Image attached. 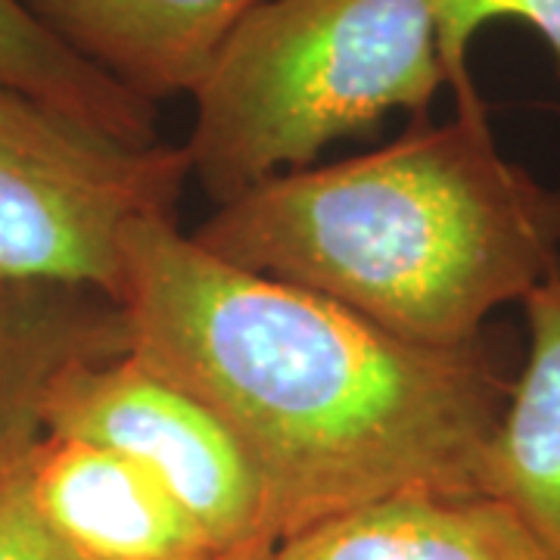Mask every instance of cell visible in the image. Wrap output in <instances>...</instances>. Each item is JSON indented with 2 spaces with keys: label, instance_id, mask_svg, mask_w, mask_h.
I'll return each instance as SVG.
<instances>
[{
  "label": "cell",
  "instance_id": "6da1fadb",
  "mask_svg": "<svg viewBox=\"0 0 560 560\" xmlns=\"http://www.w3.org/2000/svg\"><path fill=\"white\" fill-rule=\"evenodd\" d=\"M131 352L241 445L271 548L364 504L480 492L511 383L486 342L401 340L337 302L206 253L175 219L121 234Z\"/></svg>",
  "mask_w": 560,
  "mask_h": 560
},
{
  "label": "cell",
  "instance_id": "7a4b0ae2",
  "mask_svg": "<svg viewBox=\"0 0 560 560\" xmlns=\"http://www.w3.org/2000/svg\"><path fill=\"white\" fill-rule=\"evenodd\" d=\"M190 237L401 340L458 349L560 268V187L501 153L480 101L374 153L261 180Z\"/></svg>",
  "mask_w": 560,
  "mask_h": 560
},
{
  "label": "cell",
  "instance_id": "3957f363",
  "mask_svg": "<svg viewBox=\"0 0 560 560\" xmlns=\"http://www.w3.org/2000/svg\"><path fill=\"white\" fill-rule=\"evenodd\" d=\"M448 88L427 0H259L190 94V178L228 202Z\"/></svg>",
  "mask_w": 560,
  "mask_h": 560
},
{
  "label": "cell",
  "instance_id": "277c9868",
  "mask_svg": "<svg viewBox=\"0 0 560 560\" xmlns=\"http://www.w3.org/2000/svg\"><path fill=\"white\" fill-rule=\"evenodd\" d=\"M184 147L128 143L0 84V271L62 280L121 302V234L175 219Z\"/></svg>",
  "mask_w": 560,
  "mask_h": 560
},
{
  "label": "cell",
  "instance_id": "5b68a950",
  "mask_svg": "<svg viewBox=\"0 0 560 560\" xmlns=\"http://www.w3.org/2000/svg\"><path fill=\"white\" fill-rule=\"evenodd\" d=\"M44 436L103 445L178 501L221 555L271 548L265 504L241 445L200 399L135 352L66 374Z\"/></svg>",
  "mask_w": 560,
  "mask_h": 560
},
{
  "label": "cell",
  "instance_id": "8992f818",
  "mask_svg": "<svg viewBox=\"0 0 560 560\" xmlns=\"http://www.w3.org/2000/svg\"><path fill=\"white\" fill-rule=\"evenodd\" d=\"M35 504L81 560H219L160 482L94 442L40 436L28 452Z\"/></svg>",
  "mask_w": 560,
  "mask_h": 560
},
{
  "label": "cell",
  "instance_id": "52a82bcc",
  "mask_svg": "<svg viewBox=\"0 0 560 560\" xmlns=\"http://www.w3.org/2000/svg\"><path fill=\"white\" fill-rule=\"evenodd\" d=\"M125 352L131 324L119 300L0 271V464L44 436L47 401L66 374Z\"/></svg>",
  "mask_w": 560,
  "mask_h": 560
},
{
  "label": "cell",
  "instance_id": "ba28073f",
  "mask_svg": "<svg viewBox=\"0 0 560 560\" xmlns=\"http://www.w3.org/2000/svg\"><path fill=\"white\" fill-rule=\"evenodd\" d=\"M81 60L160 106L194 94L228 32L259 0H20Z\"/></svg>",
  "mask_w": 560,
  "mask_h": 560
},
{
  "label": "cell",
  "instance_id": "9c48e42d",
  "mask_svg": "<svg viewBox=\"0 0 560 560\" xmlns=\"http://www.w3.org/2000/svg\"><path fill=\"white\" fill-rule=\"evenodd\" d=\"M275 560H558L499 499L415 492L374 501L275 545Z\"/></svg>",
  "mask_w": 560,
  "mask_h": 560
},
{
  "label": "cell",
  "instance_id": "30bf717a",
  "mask_svg": "<svg viewBox=\"0 0 560 560\" xmlns=\"http://www.w3.org/2000/svg\"><path fill=\"white\" fill-rule=\"evenodd\" d=\"M526 359L489 436L480 492L508 504L560 560V275L521 302Z\"/></svg>",
  "mask_w": 560,
  "mask_h": 560
},
{
  "label": "cell",
  "instance_id": "8fae6325",
  "mask_svg": "<svg viewBox=\"0 0 560 560\" xmlns=\"http://www.w3.org/2000/svg\"><path fill=\"white\" fill-rule=\"evenodd\" d=\"M0 84L128 143L160 140L156 106L72 54L20 0H0Z\"/></svg>",
  "mask_w": 560,
  "mask_h": 560
},
{
  "label": "cell",
  "instance_id": "7c38bea8",
  "mask_svg": "<svg viewBox=\"0 0 560 560\" xmlns=\"http://www.w3.org/2000/svg\"><path fill=\"white\" fill-rule=\"evenodd\" d=\"M436 40H440L442 69L455 94V106L480 103L477 84L470 79V44L480 28L492 22H523L533 28L551 50L560 81V0H427Z\"/></svg>",
  "mask_w": 560,
  "mask_h": 560
},
{
  "label": "cell",
  "instance_id": "4fadbf2b",
  "mask_svg": "<svg viewBox=\"0 0 560 560\" xmlns=\"http://www.w3.org/2000/svg\"><path fill=\"white\" fill-rule=\"evenodd\" d=\"M28 452L0 464V560H81L35 504Z\"/></svg>",
  "mask_w": 560,
  "mask_h": 560
},
{
  "label": "cell",
  "instance_id": "5bb4252c",
  "mask_svg": "<svg viewBox=\"0 0 560 560\" xmlns=\"http://www.w3.org/2000/svg\"><path fill=\"white\" fill-rule=\"evenodd\" d=\"M219 560H275V548H256V551H237V555H221Z\"/></svg>",
  "mask_w": 560,
  "mask_h": 560
},
{
  "label": "cell",
  "instance_id": "9a60e30c",
  "mask_svg": "<svg viewBox=\"0 0 560 560\" xmlns=\"http://www.w3.org/2000/svg\"><path fill=\"white\" fill-rule=\"evenodd\" d=\"M558 275H560V268H558Z\"/></svg>",
  "mask_w": 560,
  "mask_h": 560
}]
</instances>
